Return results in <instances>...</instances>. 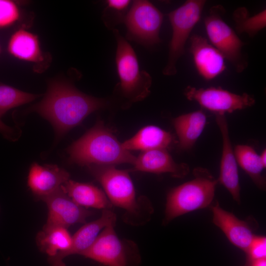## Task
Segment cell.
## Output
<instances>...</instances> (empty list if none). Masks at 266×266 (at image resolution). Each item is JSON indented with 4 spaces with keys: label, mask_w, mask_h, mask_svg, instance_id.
<instances>
[{
    "label": "cell",
    "mask_w": 266,
    "mask_h": 266,
    "mask_svg": "<svg viewBox=\"0 0 266 266\" xmlns=\"http://www.w3.org/2000/svg\"><path fill=\"white\" fill-rule=\"evenodd\" d=\"M107 104L104 99L83 93L68 81L57 80L49 83L45 97L29 111L48 120L57 137H61L90 114Z\"/></svg>",
    "instance_id": "1"
},
{
    "label": "cell",
    "mask_w": 266,
    "mask_h": 266,
    "mask_svg": "<svg viewBox=\"0 0 266 266\" xmlns=\"http://www.w3.org/2000/svg\"><path fill=\"white\" fill-rule=\"evenodd\" d=\"M100 183L113 205L124 210L123 220L133 226L145 224L150 219L153 208L145 197L137 199L134 187L128 172L114 166L90 165L87 166Z\"/></svg>",
    "instance_id": "2"
},
{
    "label": "cell",
    "mask_w": 266,
    "mask_h": 266,
    "mask_svg": "<svg viewBox=\"0 0 266 266\" xmlns=\"http://www.w3.org/2000/svg\"><path fill=\"white\" fill-rule=\"evenodd\" d=\"M70 162L81 166L133 165L136 157L124 149L101 121L67 149Z\"/></svg>",
    "instance_id": "3"
},
{
    "label": "cell",
    "mask_w": 266,
    "mask_h": 266,
    "mask_svg": "<svg viewBox=\"0 0 266 266\" xmlns=\"http://www.w3.org/2000/svg\"><path fill=\"white\" fill-rule=\"evenodd\" d=\"M194 178L173 189L166 197L163 224L166 225L176 217L209 207L215 194L217 180L206 168L197 167Z\"/></svg>",
    "instance_id": "4"
},
{
    "label": "cell",
    "mask_w": 266,
    "mask_h": 266,
    "mask_svg": "<svg viewBox=\"0 0 266 266\" xmlns=\"http://www.w3.org/2000/svg\"><path fill=\"white\" fill-rule=\"evenodd\" d=\"M113 32L117 42L115 62L122 95L129 101L145 99L150 93L152 78L145 70H140L136 55L129 42L117 29Z\"/></svg>",
    "instance_id": "5"
},
{
    "label": "cell",
    "mask_w": 266,
    "mask_h": 266,
    "mask_svg": "<svg viewBox=\"0 0 266 266\" xmlns=\"http://www.w3.org/2000/svg\"><path fill=\"white\" fill-rule=\"evenodd\" d=\"M205 3L204 0H188L168 14L172 36L167 62L163 70L165 75L172 76L177 73V61L185 52L186 43L200 19Z\"/></svg>",
    "instance_id": "6"
},
{
    "label": "cell",
    "mask_w": 266,
    "mask_h": 266,
    "mask_svg": "<svg viewBox=\"0 0 266 266\" xmlns=\"http://www.w3.org/2000/svg\"><path fill=\"white\" fill-rule=\"evenodd\" d=\"M80 255L105 266H137L141 260L137 245L132 240L120 239L114 226L105 228Z\"/></svg>",
    "instance_id": "7"
},
{
    "label": "cell",
    "mask_w": 266,
    "mask_h": 266,
    "mask_svg": "<svg viewBox=\"0 0 266 266\" xmlns=\"http://www.w3.org/2000/svg\"><path fill=\"white\" fill-rule=\"evenodd\" d=\"M225 13L222 5L212 6L204 20L206 32L211 44L233 65L237 72L241 73L248 66L242 52L245 43L224 20Z\"/></svg>",
    "instance_id": "8"
},
{
    "label": "cell",
    "mask_w": 266,
    "mask_h": 266,
    "mask_svg": "<svg viewBox=\"0 0 266 266\" xmlns=\"http://www.w3.org/2000/svg\"><path fill=\"white\" fill-rule=\"evenodd\" d=\"M163 20L162 13L152 3L134 0L123 20L127 38L147 46L158 44L161 41L159 33Z\"/></svg>",
    "instance_id": "9"
},
{
    "label": "cell",
    "mask_w": 266,
    "mask_h": 266,
    "mask_svg": "<svg viewBox=\"0 0 266 266\" xmlns=\"http://www.w3.org/2000/svg\"><path fill=\"white\" fill-rule=\"evenodd\" d=\"M184 93L188 100L197 102L215 115L232 113L250 107L255 103L254 98L250 95L236 94L221 87L197 88L188 86Z\"/></svg>",
    "instance_id": "10"
},
{
    "label": "cell",
    "mask_w": 266,
    "mask_h": 266,
    "mask_svg": "<svg viewBox=\"0 0 266 266\" xmlns=\"http://www.w3.org/2000/svg\"><path fill=\"white\" fill-rule=\"evenodd\" d=\"M48 207V215L45 226H58L67 229L78 223H85L93 212L74 202L61 188L40 199Z\"/></svg>",
    "instance_id": "11"
},
{
    "label": "cell",
    "mask_w": 266,
    "mask_h": 266,
    "mask_svg": "<svg viewBox=\"0 0 266 266\" xmlns=\"http://www.w3.org/2000/svg\"><path fill=\"white\" fill-rule=\"evenodd\" d=\"M215 116L223 142L220 173L217 181L227 189L233 199L239 204L240 187L237 163L231 143L227 121L225 115L216 114Z\"/></svg>",
    "instance_id": "12"
},
{
    "label": "cell",
    "mask_w": 266,
    "mask_h": 266,
    "mask_svg": "<svg viewBox=\"0 0 266 266\" xmlns=\"http://www.w3.org/2000/svg\"><path fill=\"white\" fill-rule=\"evenodd\" d=\"M116 214L110 209L102 210L97 219L85 224L72 236L71 246L66 251L48 259L50 266H66L63 260L74 254L81 255L94 242L100 232L106 227L115 225Z\"/></svg>",
    "instance_id": "13"
},
{
    "label": "cell",
    "mask_w": 266,
    "mask_h": 266,
    "mask_svg": "<svg viewBox=\"0 0 266 266\" xmlns=\"http://www.w3.org/2000/svg\"><path fill=\"white\" fill-rule=\"evenodd\" d=\"M189 51L200 75L206 80H212L226 68L225 58L208 40L195 34L190 38Z\"/></svg>",
    "instance_id": "14"
},
{
    "label": "cell",
    "mask_w": 266,
    "mask_h": 266,
    "mask_svg": "<svg viewBox=\"0 0 266 266\" xmlns=\"http://www.w3.org/2000/svg\"><path fill=\"white\" fill-rule=\"evenodd\" d=\"M213 223L235 246L246 251L253 237V227L248 220L239 219L233 213L221 207L216 202L211 205Z\"/></svg>",
    "instance_id": "15"
},
{
    "label": "cell",
    "mask_w": 266,
    "mask_h": 266,
    "mask_svg": "<svg viewBox=\"0 0 266 266\" xmlns=\"http://www.w3.org/2000/svg\"><path fill=\"white\" fill-rule=\"evenodd\" d=\"M69 174L56 165H40L33 163L28 176V185L41 199L54 193L69 179Z\"/></svg>",
    "instance_id": "16"
},
{
    "label": "cell",
    "mask_w": 266,
    "mask_h": 266,
    "mask_svg": "<svg viewBox=\"0 0 266 266\" xmlns=\"http://www.w3.org/2000/svg\"><path fill=\"white\" fill-rule=\"evenodd\" d=\"M133 165V170L156 174L167 173L179 178L185 177L190 172L187 164L175 162L166 149L143 151L136 157Z\"/></svg>",
    "instance_id": "17"
},
{
    "label": "cell",
    "mask_w": 266,
    "mask_h": 266,
    "mask_svg": "<svg viewBox=\"0 0 266 266\" xmlns=\"http://www.w3.org/2000/svg\"><path fill=\"white\" fill-rule=\"evenodd\" d=\"M61 188L74 202L82 207L103 210L111 209L112 206L105 193L91 184L69 179Z\"/></svg>",
    "instance_id": "18"
},
{
    "label": "cell",
    "mask_w": 266,
    "mask_h": 266,
    "mask_svg": "<svg viewBox=\"0 0 266 266\" xmlns=\"http://www.w3.org/2000/svg\"><path fill=\"white\" fill-rule=\"evenodd\" d=\"M172 122L179 148L189 150L202 133L206 123V116L202 110H199L181 115L174 118Z\"/></svg>",
    "instance_id": "19"
},
{
    "label": "cell",
    "mask_w": 266,
    "mask_h": 266,
    "mask_svg": "<svg viewBox=\"0 0 266 266\" xmlns=\"http://www.w3.org/2000/svg\"><path fill=\"white\" fill-rule=\"evenodd\" d=\"M172 134L155 126H147L140 129L133 136L121 143L124 149L143 151L169 148L174 142Z\"/></svg>",
    "instance_id": "20"
},
{
    "label": "cell",
    "mask_w": 266,
    "mask_h": 266,
    "mask_svg": "<svg viewBox=\"0 0 266 266\" xmlns=\"http://www.w3.org/2000/svg\"><path fill=\"white\" fill-rule=\"evenodd\" d=\"M9 52L20 60L37 63L43 60L37 36L20 29L11 36L8 45Z\"/></svg>",
    "instance_id": "21"
},
{
    "label": "cell",
    "mask_w": 266,
    "mask_h": 266,
    "mask_svg": "<svg viewBox=\"0 0 266 266\" xmlns=\"http://www.w3.org/2000/svg\"><path fill=\"white\" fill-rule=\"evenodd\" d=\"M36 241L40 250L51 258L69 249L72 243V236L66 228L44 226L37 233Z\"/></svg>",
    "instance_id": "22"
},
{
    "label": "cell",
    "mask_w": 266,
    "mask_h": 266,
    "mask_svg": "<svg viewBox=\"0 0 266 266\" xmlns=\"http://www.w3.org/2000/svg\"><path fill=\"white\" fill-rule=\"evenodd\" d=\"M233 150L237 165L259 189L265 190L266 179L262 175L265 167L260 160V155L252 146L248 145H237Z\"/></svg>",
    "instance_id": "23"
},
{
    "label": "cell",
    "mask_w": 266,
    "mask_h": 266,
    "mask_svg": "<svg viewBox=\"0 0 266 266\" xmlns=\"http://www.w3.org/2000/svg\"><path fill=\"white\" fill-rule=\"evenodd\" d=\"M233 19L237 33L253 37L266 27V10L251 16L246 7H239L233 11Z\"/></svg>",
    "instance_id": "24"
},
{
    "label": "cell",
    "mask_w": 266,
    "mask_h": 266,
    "mask_svg": "<svg viewBox=\"0 0 266 266\" xmlns=\"http://www.w3.org/2000/svg\"><path fill=\"white\" fill-rule=\"evenodd\" d=\"M39 96L0 84V118L9 109L31 102Z\"/></svg>",
    "instance_id": "25"
},
{
    "label": "cell",
    "mask_w": 266,
    "mask_h": 266,
    "mask_svg": "<svg viewBox=\"0 0 266 266\" xmlns=\"http://www.w3.org/2000/svg\"><path fill=\"white\" fill-rule=\"evenodd\" d=\"M19 17V11L16 4L9 0H0V28L13 24Z\"/></svg>",
    "instance_id": "26"
},
{
    "label": "cell",
    "mask_w": 266,
    "mask_h": 266,
    "mask_svg": "<svg viewBox=\"0 0 266 266\" xmlns=\"http://www.w3.org/2000/svg\"><path fill=\"white\" fill-rule=\"evenodd\" d=\"M245 252L247 254L248 261L266 259V236L255 235Z\"/></svg>",
    "instance_id": "27"
},
{
    "label": "cell",
    "mask_w": 266,
    "mask_h": 266,
    "mask_svg": "<svg viewBox=\"0 0 266 266\" xmlns=\"http://www.w3.org/2000/svg\"><path fill=\"white\" fill-rule=\"evenodd\" d=\"M106 2L107 7L124 12L128 7L131 1L129 0H108Z\"/></svg>",
    "instance_id": "28"
},
{
    "label": "cell",
    "mask_w": 266,
    "mask_h": 266,
    "mask_svg": "<svg viewBox=\"0 0 266 266\" xmlns=\"http://www.w3.org/2000/svg\"><path fill=\"white\" fill-rule=\"evenodd\" d=\"M0 133L8 139L14 140L17 139L15 129L3 123L0 118Z\"/></svg>",
    "instance_id": "29"
},
{
    "label": "cell",
    "mask_w": 266,
    "mask_h": 266,
    "mask_svg": "<svg viewBox=\"0 0 266 266\" xmlns=\"http://www.w3.org/2000/svg\"><path fill=\"white\" fill-rule=\"evenodd\" d=\"M248 266H266V259H262L248 261Z\"/></svg>",
    "instance_id": "30"
},
{
    "label": "cell",
    "mask_w": 266,
    "mask_h": 266,
    "mask_svg": "<svg viewBox=\"0 0 266 266\" xmlns=\"http://www.w3.org/2000/svg\"><path fill=\"white\" fill-rule=\"evenodd\" d=\"M260 160L263 165L266 167V149H264L261 154L260 155Z\"/></svg>",
    "instance_id": "31"
}]
</instances>
